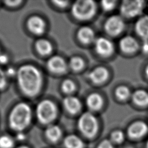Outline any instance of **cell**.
Wrapping results in <instances>:
<instances>
[{
    "mask_svg": "<svg viewBox=\"0 0 148 148\" xmlns=\"http://www.w3.org/2000/svg\"><path fill=\"white\" fill-rule=\"evenodd\" d=\"M108 77V70L102 66H98L92 69L88 73V77L91 81L95 84L104 82Z\"/></svg>",
    "mask_w": 148,
    "mask_h": 148,
    "instance_id": "7c38bea8",
    "label": "cell"
},
{
    "mask_svg": "<svg viewBox=\"0 0 148 148\" xmlns=\"http://www.w3.org/2000/svg\"><path fill=\"white\" fill-rule=\"evenodd\" d=\"M65 148H83L84 143L79 136L75 135H69L66 136L63 141Z\"/></svg>",
    "mask_w": 148,
    "mask_h": 148,
    "instance_id": "ffe728a7",
    "label": "cell"
},
{
    "mask_svg": "<svg viewBox=\"0 0 148 148\" xmlns=\"http://www.w3.org/2000/svg\"><path fill=\"white\" fill-rule=\"evenodd\" d=\"M146 147L148 148V141H147V143H146Z\"/></svg>",
    "mask_w": 148,
    "mask_h": 148,
    "instance_id": "74e56055",
    "label": "cell"
},
{
    "mask_svg": "<svg viewBox=\"0 0 148 148\" xmlns=\"http://www.w3.org/2000/svg\"><path fill=\"white\" fill-rule=\"evenodd\" d=\"M36 114L38 121L41 124L49 125L57 117V106L49 99L42 100L37 105Z\"/></svg>",
    "mask_w": 148,
    "mask_h": 148,
    "instance_id": "3957f363",
    "label": "cell"
},
{
    "mask_svg": "<svg viewBox=\"0 0 148 148\" xmlns=\"http://www.w3.org/2000/svg\"><path fill=\"white\" fill-rule=\"evenodd\" d=\"M86 104L90 110H98L101 108L103 105V99L97 92L91 93L86 98Z\"/></svg>",
    "mask_w": 148,
    "mask_h": 148,
    "instance_id": "ac0fdd59",
    "label": "cell"
},
{
    "mask_svg": "<svg viewBox=\"0 0 148 148\" xmlns=\"http://www.w3.org/2000/svg\"><path fill=\"white\" fill-rule=\"evenodd\" d=\"M121 50L125 53H132L136 50L138 43L136 39L131 36H124L119 42Z\"/></svg>",
    "mask_w": 148,
    "mask_h": 148,
    "instance_id": "2e32d148",
    "label": "cell"
},
{
    "mask_svg": "<svg viewBox=\"0 0 148 148\" xmlns=\"http://www.w3.org/2000/svg\"><path fill=\"white\" fill-rule=\"evenodd\" d=\"M135 29L143 40H148V16H142L136 21Z\"/></svg>",
    "mask_w": 148,
    "mask_h": 148,
    "instance_id": "4fadbf2b",
    "label": "cell"
},
{
    "mask_svg": "<svg viewBox=\"0 0 148 148\" xmlns=\"http://www.w3.org/2000/svg\"><path fill=\"white\" fill-rule=\"evenodd\" d=\"M132 99L138 106H145L148 105V93L143 90L135 91L132 94Z\"/></svg>",
    "mask_w": 148,
    "mask_h": 148,
    "instance_id": "44dd1931",
    "label": "cell"
},
{
    "mask_svg": "<svg viewBox=\"0 0 148 148\" xmlns=\"http://www.w3.org/2000/svg\"><path fill=\"white\" fill-rule=\"evenodd\" d=\"M16 76L19 88L26 96L34 97L41 91L43 77L35 66L31 64L20 66L17 70Z\"/></svg>",
    "mask_w": 148,
    "mask_h": 148,
    "instance_id": "6da1fadb",
    "label": "cell"
},
{
    "mask_svg": "<svg viewBox=\"0 0 148 148\" xmlns=\"http://www.w3.org/2000/svg\"><path fill=\"white\" fill-rule=\"evenodd\" d=\"M23 1L20 0H16V1H4V3L6 4V5L10 6V7H16L18 5H19Z\"/></svg>",
    "mask_w": 148,
    "mask_h": 148,
    "instance_id": "f546056e",
    "label": "cell"
},
{
    "mask_svg": "<svg viewBox=\"0 0 148 148\" xmlns=\"http://www.w3.org/2000/svg\"><path fill=\"white\" fill-rule=\"evenodd\" d=\"M9 57L5 53H0V64L4 65L8 63Z\"/></svg>",
    "mask_w": 148,
    "mask_h": 148,
    "instance_id": "1f68e13d",
    "label": "cell"
},
{
    "mask_svg": "<svg viewBox=\"0 0 148 148\" xmlns=\"http://www.w3.org/2000/svg\"><path fill=\"white\" fill-rule=\"evenodd\" d=\"M16 148H29V147L26 145H21V146L17 147Z\"/></svg>",
    "mask_w": 148,
    "mask_h": 148,
    "instance_id": "d590c367",
    "label": "cell"
},
{
    "mask_svg": "<svg viewBox=\"0 0 148 148\" xmlns=\"http://www.w3.org/2000/svg\"><path fill=\"white\" fill-rule=\"evenodd\" d=\"M64 108L71 114L77 113L81 109L80 101L76 97L68 96L63 100Z\"/></svg>",
    "mask_w": 148,
    "mask_h": 148,
    "instance_id": "5bb4252c",
    "label": "cell"
},
{
    "mask_svg": "<svg viewBox=\"0 0 148 148\" xmlns=\"http://www.w3.org/2000/svg\"><path fill=\"white\" fill-rule=\"evenodd\" d=\"M7 77L5 71L0 68V90L3 89L6 86Z\"/></svg>",
    "mask_w": 148,
    "mask_h": 148,
    "instance_id": "83f0119b",
    "label": "cell"
},
{
    "mask_svg": "<svg viewBox=\"0 0 148 148\" xmlns=\"http://www.w3.org/2000/svg\"><path fill=\"white\" fill-rule=\"evenodd\" d=\"M24 135L23 134V132H18L17 135V139L18 140H24Z\"/></svg>",
    "mask_w": 148,
    "mask_h": 148,
    "instance_id": "e575fe53",
    "label": "cell"
},
{
    "mask_svg": "<svg viewBox=\"0 0 148 148\" xmlns=\"http://www.w3.org/2000/svg\"><path fill=\"white\" fill-rule=\"evenodd\" d=\"M53 2L60 8H64L68 5L69 1H53Z\"/></svg>",
    "mask_w": 148,
    "mask_h": 148,
    "instance_id": "d6a6232c",
    "label": "cell"
},
{
    "mask_svg": "<svg viewBox=\"0 0 148 148\" xmlns=\"http://www.w3.org/2000/svg\"><path fill=\"white\" fill-rule=\"evenodd\" d=\"M95 2L91 0L76 1L72 6L71 12L77 19L86 20L92 18L96 12Z\"/></svg>",
    "mask_w": 148,
    "mask_h": 148,
    "instance_id": "277c9868",
    "label": "cell"
},
{
    "mask_svg": "<svg viewBox=\"0 0 148 148\" xmlns=\"http://www.w3.org/2000/svg\"><path fill=\"white\" fill-rule=\"evenodd\" d=\"M142 49L145 53H148V41L144 40L143 44L142 45Z\"/></svg>",
    "mask_w": 148,
    "mask_h": 148,
    "instance_id": "836d02e7",
    "label": "cell"
},
{
    "mask_svg": "<svg viewBox=\"0 0 148 148\" xmlns=\"http://www.w3.org/2000/svg\"><path fill=\"white\" fill-rule=\"evenodd\" d=\"M27 26L29 31L37 35L44 33L46 29V23L44 20L36 15L30 17L27 22Z\"/></svg>",
    "mask_w": 148,
    "mask_h": 148,
    "instance_id": "30bf717a",
    "label": "cell"
},
{
    "mask_svg": "<svg viewBox=\"0 0 148 148\" xmlns=\"http://www.w3.org/2000/svg\"><path fill=\"white\" fill-rule=\"evenodd\" d=\"M48 69L55 74H62L67 69V65L65 61L59 56L51 57L47 62Z\"/></svg>",
    "mask_w": 148,
    "mask_h": 148,
    "instance_id": "9c48e42d",
    "label": "cell"
},
{
    "mask_svg": "<svg viewBox=\"0 0 148 148\" xmlns=\"http://www.w3.org/2000/svg\"><path fill=\"white\" fill-rule=\"evenodd\" d=\"M69 65L73 71H79L83 68L84 62L81 57L79 56H74L70 59Z\"/></svg>",
    "mask_w": 148,
    "mask_h": 148,
    "instance_id": "603a6c76",
    "label": "cell"
},
{
    "mask_svg": "<svg viewBox=\"0 0 148 148\" xmlns=\"http://www.w3.org/2000/svg\"><path fill=\"white\" fill-rule=\"evenodd\" d=\"M76 88L74 82L70 79H66L63 81L61 84V90L66 94H71L73 92Z\"/></svg>",
    "mask_w": 148,
    "mask_h": 148,
    "instance_id": "d4e9b609",
    "label": "cell"
},
{
    "mask_svg": "<svg viewBox=\"0 0 148 148\" xmlns=\"http://www.w3.org/2000/svg\"><path fill=\"white\" fill-rule=\"evenodd\" d=\"M45 135L46 139L51 143L58 142L62 135L61 128L56 124H50L47 125L45 131Z\"/></svg>",
    "mask_w": 148,
    "mask_h": 148,
    "instance_id": "9a60e30c",
    "label": "cell"
},
{
    "mask_svg": "<svg viewBox=\"0 0 148 148\" xmlns=\"http://www.w3.org/2000/svg\"><path fill=\"white\" fill-rule=\"evenodd\" d=\"M77 38L82 43L88 44L95 41V33L93 29L88 26L81 27L77 32Z\"/></svg>",
    "mask_w": 148,
    "mask_h": 148,
    "instance_id": "e0dca14e",
    "label": "cell"
},
{
    "mask_svg": "<svg viewBox=\"0 0 148 148\" xmlns=\"http://www.w3.org/2000/svg\"><path fill=\"white\" fill-rule=\"evenodd\" d=\"M116 5L115 1H102L101 6L104 10L110 11L113 9Z\"/></svg>",
    "mask_w": 148,
    "mask_h": 148,
    "instance_id": "4316f807",
    "label": "cell"
},
{
    "mask_svg": "<svg viewBox=\"0 0 148 148\" xmlns=\"http://www.w3.org/2000/svg\"><path fill=\"white\" fill-rule=\"evenodd\" d=\"M128 148H132V147H128Z\"/></svg>",
    "mask_w": 148,
    "mask_h": 148,
    "instance_id": "f35d334b",
    "label": "cell"
},
{
    "mask_svg": "<svg viewBox=\"0 0 148 148\" xmlns=\"http://www.w3.org/2000/svg\"><path fill=\"white\" fill-rule=\"evenodd\" d=\"M77 126L82 134L87 138L93 137L98 129L97 119L91 112H85L81 115L77 121Z\"/></svg>",
    "mask_w": 148,
    "mask_h": 148,
    "instance_id": "5b68a950",
    "label": "cell"
},
{
    "mask_svg": "<svg viewBox=\"0 0 148 148\" xmlns=\"http://www.w3.org/2000/svg\"><path fill=\"white\" fill-rule=\"evenodd\" d=\"M148 131L147 125L142 121H137L131 124L127 130L128 136L132 139H139Z\"/></svg>",
    "mask_w": 148,
    "mask_h": 148,
    "instance_id": "8fae6325",
    "label": "cell"
},
{
    "mask_svg": "<svg viewBox=\"0 0 148 148\" xmlns=\"http://www.w3.org/2000/svg\"><path fill=\"white\" fill-rule=\"evenodd\" d=\"M14 143V139L9 135L0 136V148H13Z\"/></svg>",
    "mask_w": 148,
    "mask_h": 148,
    "instance_id": "7402d4cb",
    "label": "cell"
},
{
    "mask_svg": "<svg viewBox=\"0 0 148 148\" xmlns=\"http://www.w3.org/2000/svg\"><path fill=\"white\" fill-rule=\"evenodd\" d=\"M98 148H113V143L110 140H104L99 143Z\"/></svg>",
    "mask_w": 148,
    "mask_h": 148,
    "instance_id": "f1b7e54d",
    "label": "cell"
},
{
    "mask_svg": "<svg viewBox=\"0 0 148 148\" xmlns=\"http://www.w3.org/2000/svg\"><path fill=\"white\" fill-rule=\"evenodd\" d=\"M110 139L112 143H120L123 142L124 139V134L121 131L116 130L112 133Z\"/></svg>",
    "mask_w": 148,
    "mask_h": 148,
    "instance_id": "484cf974",
    "label": "cell"
},
{
    "mask_svg": "<svg viewBox=\"0 0 148 148\" xmlns=\"http://www.w3.org/2000/svg\"><path fill=\"white\" fill-rule=\"evenodd\" d=\"M125 26L123 19L117 15H114L106 21L104 27L106 32L112 35H119L124 29Z\"/></svg>",
    "mask_w": 148,
    "mask_h": 148,
    "instance_id": "52a82bcc",
    "label": "cell"
},
{
    "mask_svg": "<svg viewBox=\"0 0 148 148\" xmlns=\"http://www.w3.org/2000/svg\"><path fill=\"white\" fill-rule=\"evenodd\" d=\"M32 111L30 106L25 102H19L12 109L9 116V125L10 128L17 132H23L31 124Z\"/></svg>",
    "mask_w": 148,
    "mask_h": 148,
    "instance_id": "7a4b0ae2",
    "label": "cell"
},
{
    "mask_svg": "<svg viewBox=\"0 0 148 148\" xmlns=\"http://www.w3.org/2000/svg\"><path fill=\"white\" fill-rule=\"evenodd\" d=\"M35 46L37 52L42 56L50 54L53 50L51 43L46 39H39L37 40Z\"/></svg>",
    "mask_w": 148,
    "mask_h": 148,
    "instance_id": "d6986e66",
    "label": "cell"
},
{
    "mask_svg": "<svg viewBox=\"0 0 148 148\" xmlns=\"http://www.w3.org/2000/svg\"><path fill=\"white\" fill-rule=\"evenodd\" d=\"M95 50L96 52L102 56H108L111 55L114 51L113 43L108 39L100 37L94 41Z\"/></svg>",
    "mask_w": 148,
    "mask_h": 148,
    "instance_id": "ba28073f",
    "label": "cell"
},
{
    "mask_svg": "<svg viewBox=\"0 0 148 148\" xmlns=\"http://www.w3.org/2000/svg\"><path fill=\"white\" fill-rule=\"evenodd\" d=\"M115 94L116 97L121 100H125L127 99L131 95L129 88L124 86H121L118 87L116 89Z\"/></svg>",
    "mask_w": 148,
    "mask_h": 148,
    "instance_id": "cb8c5ba5",
    "label": "cell"
},
{
    "mask_svg": "<svg viewBox=\"0 0 148 148\" xmlns=\"http://www.w3.org/2000/svg\"><path fill=\"white\" fill-rule=\"evenodd\" d=\"M145 73H146V76L148 77V65L146 66V68H145Z\"/></svg>",
    "mask_w": 148,
    "mask_h": 148,
    "instance_id": "8d00e7d4",
    "label": "cell"
},
{
    "mask_svg": "<svg viewBox=\"0 0 148 148\" xmlns=\"http://www.w3.org/2000/svg\"><path fill=\"white\" fill-rule=\"evenodd\" d=\"M5 73L7 77H13L16 76L17 71H16L15 69H14L12 67H9L5 71Z\"/></svg>",
    "mask_w": 148,
    "mask_h": 148,
    "instance_id": "4dcf8cb0",
    "label": "cell"
},
{
    "mask_svg": "<svg viewBox=\"0 0 148 148\" xmlns=\"http://www.w3.org/2000/svg\"><path fill=\"white\" fill-rule=\"evenodd\" d=\"M144 8L142 1H124L123 2L120 12L123 16L127 18H133L140 14Z\"/></svg>",
    "mask_w": 148,
    "mask_h": 148,
    "instance_id": "8992f818",
    "label": "cell"
}]
</instances>
